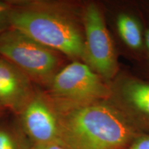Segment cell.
I'll use <instances>...</instances> for the list:
<instances>
[{"mask_svg":"<svg viewBox=\"0 0 149 149\" xmlns=\"http://www.w3.org/2000/svg\"><path fill=\"white\" fill-rule=\"evenodd\" d=\"M0 149L22 148L13 134L4 128H0Z\"/></svg>","mask_w":149,"mask_h":149,"instance_id":"8fae6325","label":"cell"},{"mask_svg":"<svg viewBox=\"0 0 149 149\" xmlns=\"http://www.w3.org/2000/svg\"><path fill=\"white\" fill-rule=\"evenodd\" d=\"M84 48L82 62L109 84L121 70L119 55L108 29L102 1L82 5Z\"/></svg>","mask_w":149,"mask_h":149,"instance_id":"3957f363","label":"cell"},{"mask_svg":"<svg viewBox=\"0 0 149 149\" xmlns=\"http://www.w3.org/2000/svg\"><path fill=\"white\" fill-rule=\"evenodd\" d=\"M10 3V28L72 61H82L83 3L71 1Z\"/></svg>","mask_w":149,"mask_h":149,"instance_id":"6da1fadb","label":"cell"},{"mask_svg":"<svg viewBox=\"0 0 149 149\" xmlns=\"http://www.w3.org/2000/svg\"><path fill=\"white\" fill-rule=\"evenodd\" d=\"M144 24V59L141 68L149 74V0H137Z\"/></svg>","mask_w":149,"mask_h":149,"instance_id":"30bf717a","label":"cell"},{"mask_svg":"<svg viewBox=\"0 0 149 149\" xmlns=\"http://www.w3.org/2000/svg\"><path fill=\"white\" fill-rule=\"evenodd\" d=\"M1 109H2V107H1V106H0V113H1Z\"/></svg>","mask_w":149,"mask_h":149,"instance_id":"9a60e30c","label":"cell"},{"mask_svg":"<svg viewBox=\"0 0 149 149\" xmlns=\"http://www.w3.org/2000/svg\"><path fill=\"white\" fill-rule=\"evenodd\" d=\"M108 29L119 55L141 66L144 59V24L138 1H102Z\"/></svg>","mask_w":149,"mask_h":149,"instance_id":"8992f818","label":"cell"},{"mask_svg":"<svg viewBox=\"0 0 149 149\" xmlns=\"http://www.w3.org/2000/svg\"><path fill=\"white\" fill-rule=\"evenodd\" d=\"M30 149H68L61 143H50V144L34 145Z\"/></svg>","mask_w":149,"mask_h":149,"instance_id":"5bb4252c","label":"cell"},{"mask_svg":"<svg viewBox=\"0 0 149 149\" xmlns=\"http://www.w3.org/2000/svg\"><path fill=\"white\" fill-rule=\"evenodd\" d=\"M12 9L10 1H0V34L10 28V13Z\"/></svg>","mask_w":149,"mask_h":149,"instance_id":"7c38bea8","label":"cell"},{"mask_svg":"<svg viewBox=\"0 0 149 149\" xmlns=\"http://www.w3.org/2000/svg\"><path fill=\"white\" fill-rule=\"evenodd\" d=\"M109 88V103L136 131L149 135V80L121 69Z\"/></svg>","mask_w":149,"mask_h":149,"instance_id":"52a82bcc","label":"cell"},{"mask_svg":"<svg viewBox=\"0 0 149 149\" xmlns=\"http://www.w3.org/2000/svg\"><path fill=\"white\" fill-rule=\"evenodd\" d=\"M46 86L47 95L58 109L107 100L110 94L109 84L81 61L63 66Z\"/></svg>","mask_w":149,"mask_h":149,"instance_id":"5b68a950","label":"cell"},{"mask_svg":"<svg viewBox=\"0 0 149 149\" xmlns=\"http://www.w3.org/2000/svg\"><path fill=\"white\" fill-rule=\"evenodd\" d=\"M22 124L34 145L60 141V113L47 95L35 93L22 113Z\"/></svg>","mask_w":149,"mask_h":149,"instance_id":"ba28073f","label":"cell"},{"mask_svg":"<svg viewBox=\"0 0 149 149\" xmlns=\"http://www.w3.org/2000/svg\"><path fill=\"white\" fill-rule=\"evenodd\" d=\"M34 93L31 78L6 59L0 58V106L19 115Z\"/></svg>","mask_w":149,"mask_h":149,"instance_id":"9c48e42d","label":"cell"},{"mask_svg":"<svg viewBox=\"0 0 149 149\" xmlns=\"http://www.w3.org/2000/svg\"><path fill=\"white\" fill-rule=\"evenodd\" d=\"M0 55L31 80L45 86L63 68L62 54L13 28L0 34Z\"/></svg>","mask_w":149,"mask_h":149,"instance_id":"277c9868","label":"cell"},{"mask_svg":"<svg viewBox=\"0 0 149 149\" xmlns=\"http://www.w3.org/2000/svg\"><path fill=\"white\" fill-rule=\"evenodd\" d=\"M126 149H149V135L139 134Z\"/></svg>","mask_w":149,"mask_h":149,"instance_id":"4fadbf2b","label":"cell"},{"mask_svg":"<svg viewBox=\"0 0 149 149\" xmlns=\"http://www.w3.org/2000/svg\"><path fill=\"white\" fill-rule=\"evenodd\" d=\"M60 113V141L68 149H126L139 135L108 100Z\"/></svg>","mask_w":149,"mask_h":149,"instance_id":"7a4b0ae2","label":"cell"}]
</instances>
